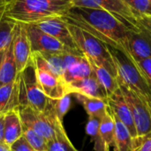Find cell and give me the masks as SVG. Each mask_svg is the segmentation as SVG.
<instances>
[{
  "label": "cell",
  "mask_w": 151,
  "mask_h": 151,
  "mask_svg": "<svg viewBox=\"0 0 151 151\" xmlns=\"http://www.w3.org/2000/svg\"><path fill=\"white\" fill-rule=\"evenodd\" d=\"M12 50L19 74L32 59V50L27 32L24 24L16 23L12 36Z\"/></svg>",
  "instance_id": "7c38bea8"
},
{
  "label": "cell",
  "mask_w": 151,
  "mask_h": 151,
  "mask_svg": "<svg viewBox=\"0 0 151 151\" xmlns=\"http://www.w3.org/2000/svg\"><path fill=\"white\" fill-rule=\"evenodd\" d=\"M34 151H38V150H34Z\"/></svg>",
  "instance_id": "f35d334b"
},
{
  "label": "cell",
  "mask_w": 151,
  "mask_h": 151,
  "mask_svg": "<svg viewBox=\"0 0 151 151\" xmlns=\"http://www.w3.org/2000/svg\"><path fill=\"white\" fill-rule=\"evenodd\" d=\"M23 125L18 109L4 113V143L11 146L22 136Z\"/></svg>",
  "instance_id": "2e32d148"
},
{
  "label": "cell",
  "mask_w": 151,
  "mask_h": 151,
  "mask_svg": "<svg viewBox=\"0 0 151 151\" xmlns=\"http://www.w3.org/2000/svg\"><path fill=\"white\" fill-rule=\"evenodd\" d=\"M138 22L140 25L143 26L144 28H148L151 31V16L141 15L138 17Z\"/></svg>",
  "instance_id": "d6a6232c"
},
{
  "label": "cell",
  "mask_w": 151,
  "mask_h": 151,
  "mask_svg": "<svg viewBox=\"0 0 151 151\" xmlns=\"http://www.w3.org/2000/svg\"><path fill=\"white\" fill-rule=\"evenodd\" d=\"M150 3H151V0H150Z\"/></svg>",
  "instance_id": "ab89813d"
},
{
  "label": "cell",
  "mask_w": 151,
  "mask_h": 151,
  "mask_svg": "<svg viewBox=\"0 0 151 151\" xmlns=\"http://www.w3.org/2000/svg\"><path fill=\"white\" fill-rule=\"evenodd\" d=\"M93 75L94 73L89 61L85 56H82L66 69L63 77V82L66 85L67 84L89 77Z\"/></svg>",
  "instance_id": "ac0fdd59"
},
{
  "label": "cell",
  "mask_w": 151,
  "mask_h": 151,
  "mask_svg": "<svg viewBox=\"0 0 151 151\" xmlns=\"http://www.w3.org/2000/svg\"><path fill=\"white\" fill-rule=\"evenodd\" d=\"M118 71V77L135 93L151 111V86L133 61L122 51L108 45Z\"/></svg>",
  "instance_id": "3957f363"
},
{
  "label": "cell",
  "mask_w": 151,
  "mask_h": 151,
  "mask_svg": "<svg viewBox=\"0 0 151 151\" xmlns=\"http://www.w3.org/2000/svg\"><path fill=\"white\" fill-rule=\"evenodd\" d=\"M19 108L18 80L0 86V113L4 114Z\"/></svg>",
  "instance_id": "e0dca14e"
},
{
  "label": "cell",
  "mask_w": 151,
  "mask_h": 151,
  "mask_svg": "<svg viewBox=\"0 0 151 151\" xmlns=\"http://www.w3.org/2000/svg\"><path fill=\"white\" fill-rule=\"evenodd\" d=\"M34 25L40 28L42 31L47 33L48 35L59 41L62 44L70 50L81 52L72 36L68 25L60 17L47 19Z\"/></svg>",
  "instance_id": "4fadbf2b"
},
{
  "label": "cell",
  "mask_w": 151,
  "mask_h": 151,
  "mask_svg": "<svg viewBox=\"0 0 151 151\" xmlns=\"http://www.w3.org/2000/svg\"><path fill=\"white\" fill-rule=\"evenodd\" d=\"M4 114L0 113V143H4Z\"/></svg>",
  "instance_id": "836d02e7"
},
{
  "label": "cell",
  "mask_w": 151,
  "mask_h": 151,
  "mask_svg": "<svg viewBox=\"0 0 151 151\" xmlns=\"http://www.w3.org/2000/svg\"><path fill=\"white\" fill-rule=\"evenodd\" d=\"M71 7L50 0H9L5 15L15 23L34 25L47 19L62 17Z\"/></svg>",
  "instance_id": "7a4b0ae2"
},
{
  "label": "cell",
  "mask_w": 151,
  "mask_h": 151,
  "mask_svg": "<svg viewBox=\"0 0 151 151\" xmlns=\"http://www.w3.org/2000/svg\"><path fill=\"white\" fill-rule=\"evenodd\" d=\"M151 86V59H145L134 63Z\"/></svg>",
  "instance_id": "4dcf8cb0"
},
{
  "label": "cell",
  "mask_w": 151,
  "mask_h": 151,
  "mask_svg": "<svg viewBox=\"0 0 151 151\" xmlns=\"http://www.w3.org/2000/svg\"><path fill=\"white\" fill-rule=\"evenodd\" d=\"M22 125L27 126L35 133L42 136L47 142H50L55 137L53 121L56 117L51 100L44 112H39L31 107L23 106L18 109Z\"/></svg>",
  "instance_id": "8992f818"
},
{
  "label": "cell",
  "mask_w": 151,
  "mask_h": 151,
  "mask_svg": "<svg viewBox=\"0 0 151 151\" xmlns=\"http://www.w3.org/2000/svg\"><path fill=\"white\" fill-rule=\"evenodd\" d=\"M112 117H113L114 126H115L114 148L116 151H134V139L131 136L129 131L115 116L112 115Z\"/></svg>",
  "instance_id": "7402d4cb"
},
{
  "label": "cell",
  "mask_w": 151,
  "mask_h": 151,
  "mask_svg": "<svg viewBox=\"0 0 151 151\" xmlns=\"http://www.w3.org/2000/svg\"><path fill=\"white\" fill-rule=\"evenodd\" d=\"M5 4L0 5V52L4 51L12 40L13 30L16 23L5 15Z\"/></svg>",
  "instance_id": "603a6c76"
},
{
  "label": "cell",
  "mask_w": 151,
  "mask_h": 151,
  "mask_svg": "<svg viewBox=\"0 0 151 151\" xmlns=\"http://www.w3.org/2000/svg\"><path fill=\"white\" fill-rule=\"evenodd\" d=\"M4 50L0 52V70H1V65H2V61H3V58H4Z\"/></svg>",
  "instance_id": "8d00e7d4"
},
{
  "label": "cell",
  "mask_w": 151,
  "mask_h": 151,
  "mask_svg": "<svg viewBox=\"0 0 151 151\" xmlns=\"http://www.w3.org/2000/svg\"><path fill=\"white\" fill-rule=\"evenodd\" d=\"M134 151H151V133L134 139Z\"/></svg>",
  "instance_id": "f546056e"
},
{
  "label": "cell",
  "mask_w": 151,
  "mask_h": 151,
  "mask_svg": "<svg viewBox=\"0 0 151 151\" xmlns=\"http://www.w3.org/2000/svg\"><path fill=\"white\" fill-rule=\"evenodd\" d=\"M127 55L134 63L145 59H151L150 30L140 25L137 30L129 32L127 43Z\"/></svg>",
  "instance_id": "8fae6325"
},
{
  "label": "cell",
  "mask_w": 151,
  "mask_h": 151,
  "mask_svg": "<svg viewBox=\"0 0 151 151\" xmlns=\"http://www.w3.org/2000/svg\"><path fill=\"white\" fill-rule=\"evenodd\" d=\"M51 104L53 108V111L56 117L63 122V118L65 115L68 112L71 107V98L70 94H66L64 97L58 100H51Z\"/></svg>",
  "instance_id": "83f0119b"
},
{
  "label": "cell",
  "mask_w": 151,
  "mask_h": 151,
  "mask_svg": "<svg viewBox=\"0 0 151 151\" xmlns=\"http://www.w3.org/2000/svg\"><path fill=\"white\" fill-rule=\"evenodd\" d=\"M100 120L97 118L88 117V124L86 126V132L94 142V148L96 151H110L109 148L104 145V142L99 133Z\"/></svg>",
  "instance_id": "484cf974"
},
{
  "label": "cell",
  "mask_w": 151,
  "mask_h": 151,
  "mask_svg": "<svg viewBox=\"0 0 151 151\" xmlns=\"http://www.w3.org/2000/svg\"><path fill=\"white\" fill-rule=\"evenodd\" d=\"M50 1L55 4H58L73 6V0H50Z\"/></svg>",
  "instance_id": "e575fe53"
},
{
  "label": "cell",
  "mask_w": 151,
  "mask_h": 151,
  "mask_svg": "<svg viewBox=\"0 0 151 151\" xmlns=\"http://www.w3.org/2000/svg\"><path fill=\"white\" fill-rule=\"evenodd\" d=\"M107 104L111 113L115 116L129 131L133 139L138 137L134 122L130 111V109L124 99V96L119 87V89L107 99Z\"/></svg>",
  "instance_id": "5bb4252c"
},
{
  "label": "cell",
  "mask_w": 151,
  "mask_h": 151,
  "mask_svg": "<svg viewBox=\"0 0 151 151\" xmlns=\"http://www.w3.org/2000/svg\"><path fill=\"white\" fill-rule=\"evenodd\" d=\"M65 88L67 94H81L83 96L100 99L106 101L108 99L105 90L100 85L95 75L79 81L67 84Z\"/></svg>",
  "instance_id": "9a60e30c"
},
{
  "label": "cell",
  "mask_w": 151,
  "mask_h": 151,
  "mask_svg": "<svg viewBox=\"0 0 151 151\" xmlns=\"http://www.w3.org/2000/svg\"><path fill=\"white\" fill-rule=\"evenodd\" d=\"M68 28L77 47L88 61L99 67L104 68L117 78V68L108 49V45L75 26L68 25Z\"/></svg>",
  "instance_id": "277c9868"
},
{
  "label": "cell",
  "mask_w": 151,
  "mask_h": 151,
  "mask_svg": "<svg viewBox=\"0 0 151 151\" xmlns=\"http://www.w3.org/2000/svg\"><path fill=\"white\" fill-rule=\"evenodd\" d=\"M93 70V73L100 85L105 90L107 96H111L119 89V84L117 78H115L109 71H107L104 68L99 67L92 62H89Z\"/></svg>",
  "instance_id": "cb8c5ba5"
},
{
  "label": "cell",
  "mask_w": 151,
  "mask_h": 151,
  "mask_svg": "<svg viewBox=\"0 0 151 151\" xmlns=\"http://www.w3.org/2000/svg\"><path fill=\"white\" fill-rule=\"evenodd\" d=\"M10 149L11 151H34L32 147L28 144V142L23 136H21L14 143H12L10 146Z\"/></svg>",
  "instance_id": "1f68e13d"
},
{
  "label": "cell",
  "mask_w": 151,
  "mask_h": 151,
  "mask_svg": "<svg viewBox=\"0 0 151 151\" xmlns=\"http://www.w3.org/2000/svg\"><path fill=\"white\" fill-rule=\"evenodd\" d=\"M9 0H0V5H2V4H5L6 2H8Z\"/></svg>",
  "instance_id": "74e56055"
},
{
  "label": "cell",
  "mask_w": 151,
  "mask_h": 151,
  "mask_svg": "<svg viewBox=\"0 0 151 151\" xmlns=\"http://www.w3.org/2000/svg\"><path fill=\"white\" fill-rule=\"evenodd\" d=\"M74 95L76 99L82 104L87 114L88 115V117L97 118L101 120L108 113L109 108L106 101H103L96 98H90L81 94H74Z\"/></svg>",
  "instance_id": "44dd1931"
},
{
  "label": "cell",
  "mask_w": 151,
  "mask_h": 151,
  "mask_svg": "<svg viewBox=\"0 0 151 151\" xmlns=\"http://www.w3.org/2000/svg\"><path fill=\"white\" fill-rule=\"evenodd\" d=\"M114 120L113 117L110 110H108V113L105 115L104 117H103L100 120L99 125V133L100 135L104 142V145L110 149L111 146L115 147L114 142V135H115V130H114Z\"/></svg>",
  "instance_id": "d4e9b609"
},
{
  "label": "cell",
  "mask_w": 151,
  "mask_h": 151,
  "mask_svg": "<svg viewBox=\"0 0 151 151\" xmlns=\"http://www.w3.org/2000/svg\"><path fill=\"white\" fill-rule=\"evenodd\" d=\"M18 70L12 50V40L4 50L0 70V86L14 82L18 77Z\"/></svg>",
  "instance_id": "d6986e66"
},
{
  "label": "cell",
  "mask_w": 151,
  "mask_h": 151,
  "mask_svg": "<svg viewBox=\"0 0 151 151\" xmlns=\"http://www.w3.org/2000/svg\"><path fill=\"white\" fill-rule=\"evenodd\" d=\"M53 126L55 137L52 141L48 142L47 151H78L69 140L63 126V122L60 121L57 117L54 118Z\"/></svg>",
  "instance_id": "ffe728a7"
},
{
  "label": "cell",
  "mask_w": 151,
  "mask_h": 151,
  "mask_svg": "<svg viewBox=\"0 0 151 151\" xmlns=\"http://www.w3.org/2000/svg\"><path fill=\"white\" fill-rule=\"evenodd\" d=\"M0 151H11L9 146H7L4 143H0Z\"/></svg>",
  "instance_id": "d590c367"
},
{
  "label": "cell",
  "mask_w": 151,
  "mask_h": 151,
  "mask_svg": "<svg viewBox=\"0 0 151 151\" xmlns=\"http://www.w3.org/2000/svg\"><path fill=\"white\" fill-rule=\"evenodd\" d=\"M60 18L66 24L77 27L104 44L127 54V36L132 29L108 12L73 6Z\"/></svg>",
  "instance_id": "6da1fadb"
},
{
  "label": "cell",
  "mask_w": 151,
  "mask_h": 151,
  "mask_svg": "<svg viewBox=\"0 0 151 151\" xmlns=\"http://www.w3.org/2000/svg\"><path fill=\"white\" fill-rule=\"evenodd\" d=\"M117 81L124 99L130 109L138 137H142L150 133L151 111L135 93L128 89L121 81L119 79H117Z\"/></svg>",
  "instance_id": "9c48e42d"
},
{
  "label": "cell",
  "mask_w": 151,
  "mask_h": 151,
  "mask_svg": "<svg viewBox=\"0 0 151 151\" xmlns=\"http://www.w3.org/2000/svg\"><path fill=\"white\" fill-rule=\"evenodd\" d=\"M17 80L19 107L28 106L39 112H44L49 105L50 99L43 93L40 86L32 59L19 74Z\"/></svg>",
  "instance_id": "5b68a950"
},
{
  "label": "cell",
  "mask_w": 151,
  "mask_h": 151,
  "mask_svg": "<svg viewBox=\"0 0 151 151\" xmlns=\"http://www.w3.org/2000/svg\"><path fill=\"white\" fill-rule=\"evenodd\" d=\"M27 36L30 41L32 53H38L41 54L45 53H59L65 52L72 53H81L70 50L62 44L59 41L48 35L47 33L42 31L35 25H25Z\"/></svg>",
  "instance_id": "30bf717a"
},
{
  "label": "cell",
  "mask_w": 151,
  "mask_h": 151,
  "mask_svg": "<svg viewBox=\"0 0 151 151\" xmlns=\"http://www.w3.org/2000/svg\"><path fill=\"white\" fill-rule=\"evenodd\" d=\"M32 60L35 67L36 76L43 93L50 100H58L67 94L64 82L56 76L42 54L32 53Z\"/></svg>",
  "instance_id": "ba28073f"
},
{
  "label": "cell",
  "mask_w": 151,
  "mask_h": 151,
  "mask_svg": "<svg viewBox=\"0 0 151 151\" xmlns=\"http://www.w3.org/2000/svg\"><path fill=\"white\" fill-rule=\"evenodd\" d=\"M22 136L26 139V141L28 142V144L32 147L34 150H48V142L31 128L23 125Z\"/></svg>",
  "instance_id": "4316f807"
},
{
  "label": "cell",
  "mask_w": 151,
  "mask_h": 151,
  "mask_svg": "<svg viewBox=\"0 0 151 151\" xmlns=\"http://www.w3.org/2000/svg\"><path fill=\"white\" fill-rule=\"evenodd\" d=\"M73 6L101 9L112 14L132 30L139 28L137 14L124 0H73Z\"/></svg>",
  "instance_id": "52a82bcc"
},
{
  "label": "cell",
  "mask_w": 151,
  "mask_h": 151,
  "mask_svg": "<svg viewBox=\"0 0 151 151\" xmlns=\"http://www.w3.org/2000/svg\"><path fill=\"white\" fill-rule=\"evenodd\" d=\"M137 16H151V3L150 0H124Z\"/></svg>",
  "instance_id": "f1b7e54d"
}]
</instances>
